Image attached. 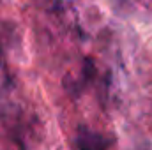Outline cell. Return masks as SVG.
Segmentation results:
<instances>
[{"label": "cell", "mask_w": 152, "mask_h": 150, "mask_svg": "<svg viewBox=\"0 0 152 150\" xmlns=\"http://www.w3.org/2000/svg\"><path fill=\"white\" fill-rule=\"evenodd\" d=\"M76 143H78L80 150H108V147H110V140H106L99 133H94L87 127L80 129Z\"/></svg>", "instance_id": "obj_1"}]
</instances>
